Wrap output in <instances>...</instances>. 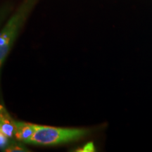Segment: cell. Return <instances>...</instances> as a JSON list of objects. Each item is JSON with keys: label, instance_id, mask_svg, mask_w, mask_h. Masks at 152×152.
Returning a JSON list of instances; mask_svg holds the SVG:
<instances>
[{"label": "cell", "instance_id": "3", "mask_svg": "<svg viewBox=\"0 0 152 152\" xmlns=\"http://www.w3.org/2000/svg\"><path fill=\"white\" fill-rule=\"evenodd\" d=\"M0 132L10 139H14L16 134V123L7 113L4 107L0 105Z\"/></svg>", "mask_w": 152, "mask_h": 152}, {"label": "cell", "instance_id": "4", "mask_svg": "<svg viewBox=\"0 0 152 152\" xmlns=\"http://www.w3.org/2000/svg\"><path fill=\"white\" fill-rule=\"evenodd\" d=\"M15 123L16 126L15 139L24 144H28L35 132V124L16 121Z\"/></svg>", "mask_w": 152, "mask_h": 152}, {"label": "cell", "instance_id": "8", "mask_svg": "<svg viewBox=\"0 0 152 152\" xmlns=\"http://www.w3.org/2000/svg\"><path fill=\"white\" fill-rule=\"evenodd\" d=\"M0 119H1V115H0Z\"/></svg>", "mask_w": 152, "mask_h": 152}, {"label": "cell", "instance_id": "7", "mask_svg": "<svg viewBox=\"0 0 152 152\" xmlns=\"http://www.w3.org/2000/svg\"><path fill=\"white\" fill-rule=\"evenodd\" d=\"M77 151H94V147L92 143H87L85 146L82 147L80 149L76 150Z\"/></svg>", "mask_w": 152, "mask_h": 152}, {"label": "cell", "instance_id": "2", "mask_svg": "<svg viewBox=\"0 0 152 152\" xmlns=\"http://www.w3.org/2000/svg\"><path fill=\"white\" fill-rule=\"evenodd\" d=\"M31 6L32 0H28L0 31V78L4 64L12 49Z\"/></svg>", "mask_w": 152, "mask_h": 152}, {"label": "cell", "instance_id": "1", "mask_svg": "<svg viewBox=\"0 0 152 152\" xmlns=\"http://www.w3.org/2000/svg\"><path fill=\"white\" fill-rule=\"evenodd\" d=\"M87 128H58L35 124V132L29 143L35 145L54 146L77 142L88 135Z\"/></svg>", "mask_w": 152, "mask_h": 152}, {"label": "cell", "instance_id": "6", "mask_svg": "<svg viewBox=\"0 0 152 152\" xmlns=\"http://www.w3.org/2000/svg\"><path fill=\"white\" fill-rule=\"evenodd\" d=\"M10 138L7 137V136H5L2 133L0 132V149L3 150L4 149L7 147V146L8 145L9 142H10Z\"/></svg>", "mask_w": 152, "mask_h": 152}, {"label": "cell", "instance_id": "5", "mask_svg": "<svg viewBox=\"0 0 152 152\" xmlns=\"http://www.w3.org/2000/svg\"><path fill=\"white\" fill-rule=\"evenodd\" d=\"M4 151L7 152H17V151H30L28 148L25 146L23 142L19 141L16 139H11L10 142L7 146V147L3 150Z\"/></svg>", "mask_w": 152, "mask_h": 152}]
</instances>
